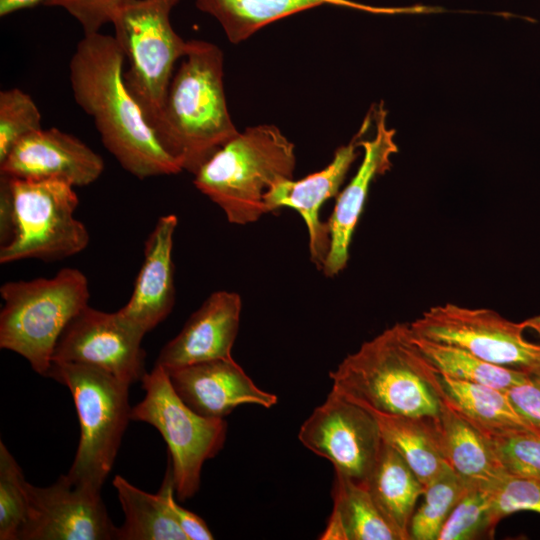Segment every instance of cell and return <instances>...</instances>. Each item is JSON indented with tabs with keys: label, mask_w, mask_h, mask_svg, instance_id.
<instances>
[{
	"label": "cell",
	"mask_w": 540,
	"mask_h": 540,
	"mask_svg": "<svg viewBox=\"0 0 540 540\" xmlns=\"http://www.w3.org/2000/svg\"><path fill=\"white\" fill-rule=\"evenodd\" d=\"M125 55L114 36L85 34L69 63L75 102L94 120L105 148L138 179L182 172L124 82Z\"/></svg>",
	"instance_id": "1"
},
{
	"label": "cell",
	"mask_w": 540,
	"mask_h": 540,
	"mask_svg": "<svg viewBox=\"0 0 540 540\" xmlns=\"http://www.w3.org/2000/svg\"><path fill=\"white\" fill-rule=\"evenodd\" d=\"M329 377L333 391L369 411L436 419L441 410L440 374L407 323L364 342Z\"/></svg>",
	"instance_id": "2"
},
{
	"label": "cell",
	"mask_w": 540,
	"mask_h": 540,
	"mask_svg": "<svg viewBox=\"0 0 540 540\" xmlns=\"http://www.w3.org/2000/svg\"><path fill=\"white\" fill-rule=\"evenodd\" d=\"M181 60L151 127L182 170L194 175L239 131L226 103L221 49L190 40Z\"/></svg>",
	"instance_id": "3"
},
{
	"label": "cell",
	"mask_w": 540,
	"mask_h": 540,
	"mask_svg": "<svg viewBox=\"0 0 540 540\" xmlns=\"http://www.w3.org/2000/svg\"><path fill=\"white\" fill-rule=\"evenodd\" d=\"M78 203L68 183L0 175V263L55 262L83 251L90 236L74 217Z\"/></svg>",
	"instance_id": "4"
},
{
	"label": "cell",
	"mask_w": 540,
	"mask_h": 540,
	"mask_svg": "<svg viewBox=\"0 0 540 540\" xmlns=\"http://www.w3.org/2000/svg\"><path fill=\"white\" fill-rule=\"evenodd\" d=\"M295 145L273 124L246 128L222 146L194 174L195 187L236 225L267 214L265 194L294 177Z\"/></svg>",
	"instance_id": "5"
},
{
	"label": "cell",
	"mask_w": 540,
	"mask_h": 540,
	"mask_svg": "<svg viewBox=\"0 0 540 540\" xmlns=\"http://www.w3.org/2000/svg\"><path fill=\"white\" fill-rule=\"evenodd\" d=\"M0 347L25 358L46 377L55 345L70 320L88 305V280L76 268L54 277L1 285Z\"/></svg>",
	"instance_id": "6"
},
{
	"label": "cell",
	"mask_w": 540,
	"mask_h": 540,
	"mask_svg": "<svg viewBox=\"0 0 540 540\" xmlns=\"http://www.w3.org/2000/svg\"><path fill=\"white\" fill-rule=\"evenodd\" d=\"M46 377L70 390L80 423L77 451L66 475L75 484L101 491L131 420L130 385L100 368L72 362H52Z\"/></svg>",
	"instance_id": "7"
},
{
	"label": "cell",
	"mask_w": 540,
	"mask_h": 540,
	"mask_svg": "<svg viewBox=\"0 0 540 540\" xmlns=\"http://www.w3.org/2000/svg\"><path fill=\"white\" fill-rule=\"evenodd\" d=\"M179 1L123 0L111 22L129 64L124 82L150 125L163 106L175 64L188 48L170 21Z\"/></svg>",
	"instance_id": "8"
},
{
	"label": "cell",
	"mask_w": 540,
	"mask_h": 540,
	"mask_svg": "<svg viewBox=\"0 0 540 540\" xmlns=\"http://www.w3.org/2000/svg\"><path fill=\"white\" fill-rule=\"evenodd\" d=\"M141 383L145 396L132 407L131 420L148 423L162 435L168 447L175 493L185 501L198 491L205 461L222 449L227 422L191 409L175 392L168 372L161 366L154 365Z\"/></svg>",
	"instance_id": "9"
},
{
	"label": "cell",
	"mask_w": 540,
	"mask_h": 540,
	"mask_svg": "<svg viewBox=\"0 0 540 540\" xmlns=\"http://www.w3.org/2000/svg\"><path fill=\"white\" fill-rule=\"evenodd\" d=\"M421 338L457 346L499 366L540 375V344L527 341L525 326L494 310L454 303L436 305L410 323Z\"/></svg>",
	"instance_id": "10"
},
{
	"label": "cell",
	"mask_w": 540,
	"mask_h": 540,
	"mask_svg": "<svg viewBox=\"0 0 540 540\" xmlns=\"http://www.w3.org/2000/svg\"><path fill=\"white\" fill-rule=\"evenodd\" d=\"M298 438L335 472L365 486L383 443L375 417L333 390L303 422Z\"/></svg>",
	"instance_id": "11"
},
{
	"label": "cell",
	"mask_w": 540,
	"mask_h": 540,
	"mask_svg": "<svg viewBox=\"0 0 540 540\" xmlns=\"http://www.w3.org/2000/svg\"><path fill=\"white\" fill-rule=\"evenodd\" d=\"M144 335L118 311L109 313L87 305L61 333L52 362L94 366L132 385L147 373L141 346Z\"/></svg>",
	"instance_id": "12"
},
{
	"label": "cell",
	"mask_w": 540,
	"mask_h": 540,
	"mask_svg": "<svg viewBox=\"0 0 540 540\" xmlns=\"http://www.w3.org/2000/svg\"><path fill=\"white\" fill-rule=\"evenodd\" d=\"M28 515L18 540H115L101 491L61 475L52 485L26 481Z\"/></svg>",
	"instance_id": "13"
},
{
	"label": "cell",
	"mask_w": 540,
	"mask_h": 540,
	"mask_svg": "<svg viewBox=\"0 0 540 540\" xmlns=\"http://www.w3.org/2000/svg\"><path fill=\"white\" fill-rule=\"evenodd\" d=\"M370 123L371 115L367 114L358 133L348 144L336 149L325 168L299 180H281L264 196L267 213L288 207L302 217L309 236L310 260L317 270H322L330 248L328 224L320 219V209L327 200L338 196L340 186L358 155V141L368 131Z\"/></svg>",
	"instance_id": "14"
},
{
	"label": "cell",
	"mask_w": 540,
	"mask_h": 540,
	"mask_svg": "<svg viewBox=\"0 0 540 540\" xmlns=\"http://www.w3.org/2000/svg\"><path fill=\"white\" fill-rule=\"evenodd\" d=\"M104 170L100 155L57 128L40 129L20 140L0 162V175L57 180L73 187L96 181Z\"/></svg>",
	"instance_id": "15"
},
{
	"label": "cell",
	"mask_w": 540,
	"mask_h": 540,
	"mask_svg": "<svg viewBox=\"0 0 540 540\" xmlns=\"http://www.w3.org/2000/svg\"><path fill=\"white\" fill-rule=\"evenodd\" d=\"M376 123L375 136L370 140L359 139L364 151L362 162L348 185L336 197L334 209L327 221L330 248L322 267L326 277L338 275L349 260V249L355 228L363 212L372 181L387 172L391 156L398 152L394 141L395 130L386 126L387 111L383 102L373 113Z\"/></svg>",
	"instance_id": "16"
},
{
	"label": "cell",
	"mask_w": 540,
	"mask_h": 540,
	"mask_svg": "<svg viewBox=\"0 0 540 540\" xmlns=\"http://www.w3.org/2000/svg\"><path fill=\"white\" fill-rule=\"evenodd\" d=\"M179 397L198 414L224 418L241 404L274 406L278 398L258 388L232 358L214 359L167 371Z\"/></svg>",
	"instance_id": "17"
},
{
	"label": "cell",
	"mask_w": 540,
	"mask_h": 540,
	"mask_svg": "<svg viewBox=\"0 0 540 540\" xmlns=\"http://www.w3.org/2000/svg\"><path fill=\"white\" fill-rule=\"evenodd\" d=\"M242 309L238 293H211L182 330L160 351L155 365L166 371L204 361L230 358Z\"/></svg>",
	"instance_id": "18"
},
{
	"label": "cell",
	"mask_w": 540,
	"mask_h": 540,
	"mask_svg": "<svg viewBox=\"0 0 540 540\" xmlns=\"http://www.w3.org/2000/svg\"><path fill=\"white\" fill-rule=\"evenodd\" d=\"M178 225L174 214L158 218L145 241L144 261L127 304L119 314L146 334L164 321L175 303L173 237Z\"/></svg>",
	"instance_id": "19"
},
{
	"label": "cell",
	"mask_w": 540,
	"mask_h": 540,
	"mask_svg": "<svg viewBox=\"0 0 540 540\" xmlns=\"http://www.w3.org/2000/svg\"><path fill=\"white\" fill-rule=\"evenodd\" d=\"M196 7L214 17L227 39L238 44L264 26L289 15L322 5H334L378 14L417 13V7H373L351 0H194Z\"/></svg>",
	"instance_id": "20"
},
{
	"label": "cell",
	"mask_w": 540,
	"mask_h": 540,
	"mask_svg": "<svg viewBox=\"0 0 540 540\" xmlns=\"http://www.w3.org/2000/svg\"><path fill=\"white\" fill-rule=\"evenodd\" d=\"M436 427L445 462L467 484L489 488L506 474L487 434L443 399Z\"/></svg>",
	"instance_id": "21"
},
{
	"label": "cell",
	"mask_w": 540,
	"mask_h": 540,
	"mask_svg": "<svg viewBox=\"0 0 540 540\" xmlns=\"http://www.w3.org/2000/svg\"><path fill=\"white\" fill-rule=\"evenodd\" d=\"M366 487L402 540H409L410 521L425 486L398 451L384 440Z\"/></svg>",
	"instance_id": "22"
},
{
	"label": "cell",
	"mask_w": 540,
	"mask_h": 540,
	"mask_svg": "<svg viewBox=\"0 0 540 540\" xmlns=\"http://www.w3.org/2000/svg\"><path fill=\"white\" fill-rule=\"evenodd\" d=\"M333 510L323 540H402L374 503L367 487L335 472Z\"/></svg>",
	"instance_id": "23"
},
{
	"label": "cell",
	"mask_w": 540,
	"mask_h": 540,
	"mask_svg": "<svg viewBox=\"0 0 540 540\" xmlns=\"http://www.w3.org/2000/svg\"><path fill=\"white\" fill-rule=\"evenodd\" d=\"M369 412L382 439L398 451L425 487L449 468L439 444L437 418Z\"/></svg>",
	"instance_id": "24"
},
{
	"label": "cell",
	"mask_w": 540,
	"mask_h": 540,
	"mask_svg": "<svg viewBox=\"0 0 540 540\" xmlns=\"http://www.w3.org/2000/svg\"><path fill=\"white\" fill-rule=\"evenodd\" d=\"M442 399L486 434L537 430L513 407L505 391L440 375Z\"/></svg>",
	"instance_id": "25"
},
{
	"label": "cell",
	"mask_w": 540,
	"mask_h": 540,
	"mask_svg": "<svg viewBox=\"0 0 540 540\" xmlns=\"http://www.w3.org/2000/svg\"><path fill=\"white\" fill-rule=\"evenodd\" d=\"M113 486L124 513L115 540H188L159 492L147 493L116 475Z\"/></svg>",
	"instance_id": "26"
},
{
	"label": "cell",
	"mask_w": 540,
	"mask_h": 540,
	"mask_svg": "<svg viewBox=\"0 0 540 540\" xmlns=\"http://www.w3.org/2000/svg\"><path fill=\"white\" fill-rule=\"evenodd\" d=\"M414 339L438 373L452 379L484 384L506 391L530 375L489 363L457 346L430 341L415 334Z\"/></svg>",
	"instance_id": "27"
},
{
	"label": "cell",
	"mask_w": 540,
	"mask_h": 540,
	"mask_svg": "<svg viewBox=\"0 0 540 540\" xmlns=\"http://www.w3.org/2000/svg\"><path fill=\"white\" fill-rule=\"evenodd\" d=\"M469 486L450 467L427 485L424 501L411 518L409 538L437 540L442 526Z\"/></svg>",
	"instance_id": "28"
},
{
	"label": "cell",
	"mask_w": 540,
	"mask_h": 540,
	"mask_svg": "<svg viewBox=\"0 0 540 540\" xmlns=\"http://www.w3.org/2000/svg\"><path fill=\"white\" fill-rule=\"evenodd\" d=\"M497 524L490 489L470 485L445 521L437 540L492 538Z\"/></svg>",
	"instance_id": "29"
},
{
	"label": "cell",
	"mask_w": 540,
	"mask_h": 540,
	"mask_svg": "<svg viewBox=\"0 0 540 540\" xmlns=\"http://www.w3.org/2000/svg\"><path fill=\"white\" fill-rule=\"evenodd\" d=\"M27 515L24 474L6 445L0 441V540H18Z\"/></svg>",
	"instance_id": "30"
},
{
	"label": "cell",
	"mask_w": 540,
	"mask_h": 540,
	"mask_svg": "<svg viewBox=\"0 0 540 540\" xmlns=\"http://www.w3.org/2000/svg\"><path fill=\"white\" fill-rule=\"evenodd\" d=\"M41 128V113L29 94L18 88L0 92V162L20 140Z\"/></svg>",
	"instance_id": "31"
},
{
	"label": "cell",
	"mask_w": 540,
	"mask_h": 540,
	"mask_svg": "<svg viewBox=\"0 0 540 540\" xmlns=\"http://www.w3.org/2000/svg\"><path fill=\"white\" fill-rule=\"evenodd\" d=\"M487 436L505 473L540 478V431L515 429Z\"/></svg>",
	"instance_id": "32"
},
{
	"label": "cell",
	"mask_w": 540,
	"mask_h": 540,
	"mask_svg": "<svg viewBox=\"0 0 540 540\" xmlns=\"http://www.w3.org/2000/svg\"><path fill=\"white\" fill-rule=\"evenodd\" d=\"M494 515L499 522L515 512L540 514V478L505 474L489 487Z\"/></svg>",
	"instance_id": "33"
},
{
	"label": "cell",
	"mask_w": 540,
	"mask_h": 540,
	"mask_svg": "<svg viewBox=\"0 0 540 540\" xmlns=\"http://www.w3.org/2000/svg\"><path fill=\"white\" fill-rule=\"evenodd\" d=\"M123 0H48L45 6L64 9L81 25L84 35L100 32L112 22L115 11Z\"/></svg>",
	"instance_id": "34"
},
{
	"label": "cell",
	"mask_w": 540,
	"mask_h": 540,
	"mask_svg": "<svg viewBox=\"0 0 540 540\" xmlns=\"http://www.w3.org/2000/svg\"><path fill=\"white\" fill-rule=\"evenodd\" d=\"M158 492L163 497L171 515L182 529L188 540H212L213 534L205 521L195 513L183 508L174 498V482L170 463Z\"/></svg>",
	"instance_id": "35"
},
{
	"label": "cell",
	"mask_w": 540,
	"mask_h": 540,
	"mask_svg": "<svg viewBox=\"0 0 540 540\" xmlns=\"http://www.w3.org/2000/svg\"><path fill=\"white\" fill-rule=\"evenodd\" d=\"M505 392L515 410L540 431V375H529Z\"/></svg>",
	"instance_id": "36"
},
{
	"label": "cell",
	"mask_w": 540,
	"mask_h": 540,
	"mask_svg": "<svg viewBox=\"0 0 540 540\" xmlns=\"http://www.w3.org/2000/svg\"><path fill=\"white\" fill-rule=\"evenodd\" d=\"M48 0H0V16L5 17L19 10L35 7Z\"/></svg>",
	"instance_id": "37"
},
{
	"label": "cell",
	"mask_w": 540,
	"mask_h": 540,
	"mask_svg": "<svg viewBox=\"0 0 540 540\" xmlns=\"http://www.w3.org/2000/svg\"><path fill=\"white\" fill-rule=\"evenodd\" d=\"M539 321H540V315H538V316H536V317H534V318L525 320V321L523 322V324H524L525 328H527L529 325L534 324V323H537V322H539Z\"/></svg>",
	"instance_id": "38"
},
{
	"label": "cell",
	"mask_w": 540,
	"mask_h": 540,
	"mask_svg": "<svg viewBox=\"0 0 540 540\" xmlns=\"http://www.w3.org/2000/svg\"><path fill=\"white\" fill-rule=\"evenodd\" d=\"M528 327L533 328V329L539 331V333H540V321L537 322V323L531 324Z\"/></svg>",
	"instance_id": "39"
}]
</instances>
